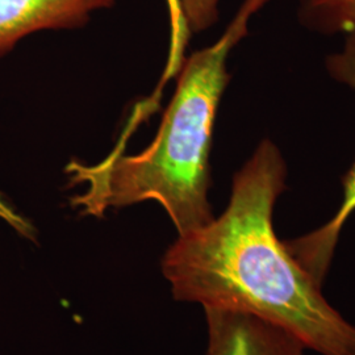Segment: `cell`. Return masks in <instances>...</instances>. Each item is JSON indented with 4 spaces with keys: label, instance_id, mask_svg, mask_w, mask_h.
Returning a JSON list of instances; mask_svg holds the SVG:
<instances>
[{
    "label": "cell",
    "instance_id": "1",
    "mask_svg": "<svg viewBox=\"0 0 355 355\" xmlns=\"http://www.w3.org/2000/svg\"><path fill=\"white\" fill-rule=\"evenodd\" d=\"M287 165L262 141L236 173L228 205L207 225L178 236L161 271L177 302L252 313L290 330L320 355H355V325L330 304L274 228Z\"/></svg>",
    "mask_w": 355,
    "mask_h": 355
},
{
    "label": "cell",
    "instance_id": "4",
    "mask_svg": "<svg viewBox=\"0 0 355 355\" xmlns=\"http://www.w3.org/2000/svg\"><path fill=\"white\" fill-rule=\"evenodd\" d=\"M207 347L204 355H305L300 338L252 313L205 308Z\"/></svg>",
    "mask_w": 355,
    "mask_h": 355
},
{
    "label": "cell",
    "instance_id": "2",
    "mask_svg": "<svg viewBox=\"0 0 355 355\" xmlns=\"http://www.w3.org/2000/svg\"><path fill=\"white\" fill-rule=\"evenodd\" d=\"M268 0H243L214 45L184 58L177 89L152 144L127 155L117 146L102 162L66 166L70 184L85 191L71 199L82 216L103 217L111 208L155 200L165 208L178 236L215 217L209 203V154L217 108L228 86L229 53L248 35V24Z\"/></svg>",
    "mask_w": 355,
    "mask_h": 355
},
{
    "label": "cell",
    "instance_id": "6",
    "mask_svg": "<svg viewBox=\"0 0 355 355\" xmlns=\"http://www.w3.org/2000/svg\"><path fill=\"white\" fill-rule=\"evenodd\" d=\"M299 17L320 33L355 32V0H299Z\"/></svg>",
    "mask_w": 355,
    "mask_h": 355
},
{
    "label": "cell",
    "instance_id": "8",
    "mask_svg": "<svg viewBox=\"0 0 355 355\" xmlns=\"http://www.w3.org/2000/svg\"><path fill=\"white\" fill-rule=\"evenodd\" d=\"M220 0H179L183 21L190 33H199L218 20Z\"/></svg>",
    "mask_w": 355,
    "mask_h": 355
},
{
    "label": "cell",
    "instance_id": "7",
    "mask_svg": "<svg viewBox=\"0 0 355 355\" xmlns=\"http://www.w3.org/2000/svg\"><path fill=\"white\" fill-rule=\"evenodd\" d=\"M167 4H168L170 21H171V46H170V54H168L164 80L177 76L180 66L186 58L184 51H186L187 40L190 37V32L187 31L186 24L183 21L179 0H167Z\"/></svg>",
    "mask_w": 355,
    "mask_h": 355
},
{
    "label": "cell",
    "instance_id": "5",
    "mask_svg": "<svg viewBox=\"0 0 355 355\" xmlns=\"http://www.w3.org/2000/svg\"><path fill=\"white\" fill-rule=\"evenodd\" d=\"M116 0H0V57L23 38L45 29L86 26L91 13Z\"/></svg>",
    "mask_w": 355,
    "mask_h": 355
},
{
    "label": "cell",
    "instance_id": "3",
    "mask_svg": "<svg viewBox=\"0 0 355 355\" xmlns=\"http://www.w3.org/2000/svg\"><path fill=\"white\" fill-rule=\"evenodd\" d=\"M345 51L329 60V70L337 80L355 89V32L349 33ZM343 202L324 225L300 237L284 241L297 263L324 287L345 224L355 212V164L343 178Z\"/></svg>",
    "mask_w": 355,
    "mask_h": 355
}]
</instances>
